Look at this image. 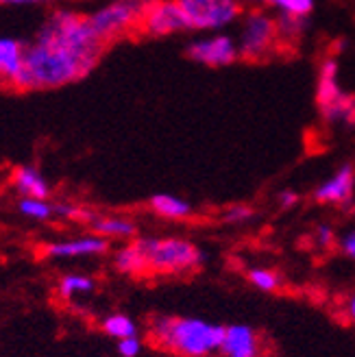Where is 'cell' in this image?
<instances>
[{"label": "cell", "instance_id": "obj_13", "mask_svg": "<svg viewBox=\"0 0 355 357\" xmlns=\"http://www.w3.org/2000/svg\"><path fill=\"white\" fill-rule=\"evenodd\" d=\"M92 234L105 238V240H124L131 242L137 238V225L129 216H118V213H107V216H94Z\"/></svg>", "mask_w": 355, "mask_h": 357}, {"label": "cell", "instance_id": "obj_11", "mask_svg": "<svg viewBox=\"0 0 355 357\" xmlns=\"http://www.w3.org/2000/svg\"><path fill=\"white\" fill-rule=\"evenodd\" d=\"M347 92L340 85V66L335 57H325L321 68H318V81H316V105L321 116L329 114L338 105Z\"/></svg>", "mask_w": 355, "mask_h": 357}, {"label": "cell", "instance_id": "obj_1", "mask_svg": "<svg viewBox=\"0 0 355 357\" xmlns=\"http://www.w3.org/2000/svg\"><path fill=\"white\" fill-rule=\"evenodd\" d=\"M105 42L90 15L55 11L24 50V68L13 85L17 89H55L87 77L103 55Z\"/></svg>", "mask_w": 355, "mask_h": 357}, {"label": "cell", "instance_id": "obj_31", "mask_svg": "<svg viewBox=\"0 0 355 357\" xmlns=\"http://www.w3.org/2000/svg\"><path fill=\"white\" fill-rule=\"evenodd\" d=\"M129 3H133V5H137V7H149V5H153V3H157V0H129Z\"/></svg>", "mask_w": 355, "mask_h": 357}, {"label": "cell", "instance_id": "obj_7", "mask_svg": "<svg viewBox=\"0 0 355 357\" xmlns=\"http://www.w3.org/2000/svg\"><path fill=\"white\" fill-rule=\"evenodd\" d=\"M186 52L192 61L207 66V68H225V66H232L236 59H240L238 44L232 35H227V33H214V35H207V38L192 40Z\"/></svg>", "mask_w": 355, "mask_h": 357}, {"label": "cell", "instance_id": "obj_18", "mask_svg": "<svg viewBox=\"0 0 355 357\" xmlns=\"http://www.w3.org/2000/svg\"><path fill=\"white\" fill-rule=\"evenodd\" d=\"M96 290V281L90 275H81V273H66L61 275L59 283H57V292L63 301L77 298V296H85Z\"/></svg>", "mask_w": 355, "mask_h": 357}, {"label": "cell", "instance_id": "obj_20", "mask_svg": "<svg viewBox=\"0 0 355 357\" xmlns=\"http://www.w3.org/2000/svg\"><path fill=\"white\" fill-rule=\"evenodd\" d=\"M275 24H277V38H279V44H281V46H286V44H294V42L301 40V35L305 33L308 17L279 13V15L275 17Z\"/></svg>", "mask_w": 355, "mask_h": 357}, {"label": "cell", "instance_id": "obj_23", "mask_svg": "<svg viewBox=\"0 0 355 357\" xmlns=\"http://www.w3.org/2000/svg\"><path fill=\"white\" fill-rule=\"evenodd\" d=\"M271 7H275L277 13L308 17L314 11V0H271Z\"/></svg>", "mask_w": 355, "mask_h": 357}, {"label": "cell", "instance_id": "obj_14", "mask_svg": "<svg viewBox=\"0 0 355 357\" xmlns=\"http://www.w3.org/2000/svg\"><path fill=\"white\" fill-rule=\"evenodd\" d=\"M112 264H114L116 271L120 275H124V277H144V275H149L146 259H144V253H142V248L137 244V238L118 246L114 251Z\"/></svg>", "mask_w": 355, "mask_h": 357}, {"label": "cell", "instance_id": "obj_5", "mask_svg": "<svg viewBox=\"0 0 355 357\" xmlns=\"http://www.w3.org/2000/svg\"><path fill=\"white\" fill-rule=\"evenodd\" d=\"M181 5L188 31L222 33L242 15L240 0H176Z\"/></svg>", "mask_w": 355, "mask_h": 357}, {"label": "cell", "instance_id": "obj_25", "mask_svg": "<svg viewBox=\"0 0 355 357\" xmlns=\"http://www.w3.org/2000/svg\"><path fill=\"white\" fill-rule=\"evenodd\" d=\"M144 349L142 344V337L133 335V337H124V340H118V355L120 357H137Z\"/></svg>", "mask_w": 355, "mask_h": 357}, {"label": "cell", "instance_id": "obj_22", "mask_svg": "<svg viewBox=\"0 0 355 357\" xmlns=\"http://www.w3.org/2000/svg\"><path fill=\"white\" fill-rule=\"evenodd\" d=\"M248 281H251V285L257 292H264V294H273L281 288V277L273 268H262V266L251 268V271H248Z\"/></svg>", "mask_w": 355, "mask_h": 357}, {"label": "cell", "instance_id": "obj_29", "mask_svg": "<svg viewBox=\"0 0 355 357\" xmlns=\"http://www.w3.org/2000/svg\"><path fill=\"white\" fill-rule=\"evenodd\" d=\"M50 0H0V5H9V7H27V5H44Z\"/></svg>", "mask_w": 355, "mask_h": 357}, {"label": "cell", "instance_id": "obj_4", "mask_svg": "<svg viewBox=\"0 0 355 357\" xmlns=\"http://www.w3.org/2000/svg\"><path fill=\"white\" fill-rule=\"evenodd\" d=\"M236 44L238 55L246 61H259L271 57L273 50L279 46L275 17L262 9L248 11L240 22Z\"/></svg>", "mask_w": 355, "mask_h": 357}, {"label": "cell", "instance_id": "obj_15", "mask_svg": "<svg viewBox=\"0 0 355 357\" xmlns=\"http://www.w3.org/2000/svg\"><path fill=\"white\" fill-rule=\"evenodd\" d=\"M149 207L157 218L172 220V222L188 220L194 213L192 205L186 199H181V196H176V194H168V192L153 194L149 199Z\"/></svg>", "mask_w": 355, "mask_h": 357}, {"label": "cell", "instance_id": "obj_30", "mask_svg": "<svg viewBox=\"0 0 355 357\" xmlns=\"http://www.w3.org/2000/svg\"><path fill=\"white\" fill-rule=\"evenodd\" d=\"M345 314H347V318L351 320V323H355V292L345 303Z\"/></svg>", "mask_w": 355, "mask_h": 357}, {"label": "cell", "instance_id": "obj_16", "mask_svg": "<svg viewBox=\"0 0 355 357\" xmlns=\"http://www.w3.org/2000/svg\"><path fill=\"white\" fill-rule=\"evenodd\" d=\"M24 50L27 46L15 38H0V81L13 85L24 68Z\"/></svg>", "mask_w": 355, "mask_h": 357}, {"label": "cell", "instance_id": "obj_27", "mask_svg": "<svg viewBox=\"0 0 355 357\" xmlns=\"http://www.w3.org/2000/svg\"><path fill=\"white\" fill-rule=\"evenodd\" d=\"M338 246H340V253L345 257L355 261V229L347 231V234L338 240Z\"/></svg>", "mask_w": 355, "mask_h": 357}, {"label": "cell", "instance_id": "obj_32", "mask_svg": "<svg viewBox=\"0 0 355 357\" xmlns=\"http://www.w3.org/2000/svg\"><path fill=\"white\" fill-rule=\"evenodd\" d=\"M248 3H253V5H271V0H248Z\"/></svg>", "mask_w": 355, "mask_h": 357}, {"label": "cell", "instance_id": "obj_26", "mask_svg": "<svg viewBox=\"0 0 355 357\" xmlns=\"http://www.w3.org/2000/svg\"><path fill=\"white\" fill-rule=\"evenodd\" d=\"M314 242H316V246H321V248L333 246L335 242H338L333 227H329V225H318V227L314 229Z\"/></svg>", "mask_w": 355, "mask_h": 357}, {"label": "cell", "instance_id": "obj_24", "mask_svg": "<svg viewBox=\"0 0 355 357\" xmlns=\"http://www.w3.org/2000/svg\"><path fill=\"white\" fill-rule=\"evenodd\" d=\"M253 207H248V205H232L227 211H225V220L227 222H232V225H240V222H246V220H251L253 218Z\"/></svg>", "mask_w": 355, "mask_h": 357}, {"label": "cell", "instance_id": "obj_17", "mask_svg": "<svg viewBox=\"0 0 355 357\" xmlns=\"http://www.w3.org/2000/svg\"><path fill=\"white\" fill-rule=\"evenodd\" d=\"M13 185L27 199H48L50 196V185L46 176L35 168V166H17L13 170Z\"/></svg>", "mask_w": 355, "mask_h": 357}, {"label": "cell", "instance_id": "obj_10", "mask_svg": "<svg viewBox=\"0 0 355 357\" xmlns=\"http://www.w3.org/2000/svg\"><path fill=\"white\" fill-rule=\"evenodd\" d=\"M355 194V168L353 164H342L323 183L314 190V201L323 205H347Z\"/></svg>", "mask_w": 355, "mask_h": 357}, {"label": "cell", "instance_id": "obj_12", "mask_svg": "<svg viewBox=\"0 0 355 357\" xmlns=\"http://www.w3.org/2000/svg\"><path fill=\"white\" fill-rule=\"evenodd\" d=\"M218 353L222 357H259L262 337L251 325H244V323L225 325L222 344Z\"/></svg>", "mask_w": 355, "mask_h": 357}, {"label": "cell", "instance_id": "obj_28", "mask_svg": "<svg viewBox=\"0 0 355 357\" xmlns=\"http://www.w3.org/2000/svg\"><path fill=\"white\" fill-rule=\"evenodd\" d=\"M277 203L283 207V209H288V207H294L299 203V194L294 190H281L277 194Z\"/></svg>", "mask_w": 355, "mask_h": 357}, {"label": "cell", "instance_id": "obj_21", "mask_svg": "<svg viewBox=\"0 0 355 357\" xmlns=\"http://www.w3.org/2000/svg\"><path fill=\"white\" fill-rule=\"evenodd\" d=\"M100 329L107 333L114 340H124V337H133L137 335V323L122 312H116V314H109L103 318L100 323Z\"/></svg>", "mask_w": 355, "mask_h": 357}, {"label": "cell", "instance_id": "obj_2", "mask_svg": "<svg viewBox=\"0 0 355 357\" xmlns=\"http://www.w3.org/2000/svg\"><path fill=\"white\" fill-rule=\"evenodd\" d=\"M225 325L197 316H155L149 323V340L176 357H211L220 351Z\"/></svg>", "mask_w": 355, "mask_h": 357}, {"label": "cell", "instance_id": "obj_8", "mask_svg": "<svg viewBox=\"0 0 355 357\" xmlns=\"http://www.w3.org/2000/svg\"><path fill=\"white\" fill-rule=\"evenodd\" d=\"M139 26L153 38H168V35L188 31V22L181 5L176 0H157V3L142 9Z\"/></svg>", "mask_w": 355, "mask_h": 357}, {"label": "cell", "instance_id": "obj_3", "mask_svg": "<svg viewBox=\"0 0 355 357\" xmlns=\"http://www.w3.org/2000/svg\"><path fill=\"white\" fill-rule=\"evenodd\" d=\"M137 244L142 248L146 259L149 275L159 277H179L199 271L205 261V255L201 248L176 236H164V238H137Z\"/></svg>", "mask_w": 355, "mask_h": 357}, {"label": "cell", "instance_id": "obj_9", "mask_svg": "<svg viewBox=\"0 0 355 357\" xmlns=\"http://www.w3.org/2000/svg\"><path fill=\"white\" fill-rule=\"evenodd\" d=\"M109 240H105L96 234H85L79 238H68V240H55L44 246V257L48 259H87V257H100L109 253Z\"/></svg>", "mask_w": 355, "mask_h": 357}, {"label": "cell", "instance_id": "obj_19", "mask_svg": "<svg viewBox=\"0 0 355 357\" xmlns=\"http://www.w3.org/2000/svg\"><path fill=\"white\" fill-rule=\"evenodd\" d=\"M17 211H20L24 218L35 220V222H48L57 218L55 203H50L48 199H27V196H22V199L17 201Z\"/></svg>", "mask_w": 355, "mask_h": 357}, {"label": "cell", "instance_id": "obj_6", "mask_svg": "<svg viewBox=\"0 0 355 357\" xmlns=\"http://www.w3.org/2000/svg\"><path fill=\"white\" fill-rule=\"evenodd\" d=\"M139 17L142 7L129 3V0H116V3H109L90 13V22L94 31L100 35V40L107 44L109 40H116L133 26H137Z\"/></svg>", "mask_w": 355, "mask_h": 357}]
</instances>
